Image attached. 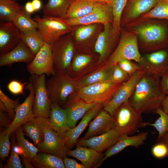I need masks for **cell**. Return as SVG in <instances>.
Returning a JSON list of instances; mask_svg holds the SVG:
<instances>
[{"mask_svg": "<svg viewBox=\"0 0 168 168\" xmlns=\"http://www.w3.org/2000/svg\"><path fill=\"white\" fill-rule=\"evenodd\" d=\"M160 78L145 72L138 82L128 101L142 114L155 113L161 107L165 95L161 89Z\"/></svg>", "mask_w": 168, "mask_h": 168, "instance_id": "obj_1", "label": "cell"}, {"mask_svg": "<svg viewBox=\"0 0 168 168\" xmlns=\"http://www.w3.org/2000/svg\"><path fill=\"white\" fill-rule=\"evenodd\" d=\"M46 85L51 104H56L60 106L78 89L75 80L62 72H56L46 80Z\"/></svg>", "mask_w": 168, "mask_h": 168, "instance_id": "obj_2", "label": "cell"}, {"mask_svg": "<svg viewBox=\"0 0 168 168\" xmlns=\"http://www.w3.org/2000/svg\"><path fill=\"white\" fill-rule=\"evenodd\" d=\"M142 114L134 108L128 101L121 105L112 115L114 128L122 135H130L140 127L147 126Z\"/></svg>", "mask_w": 168, "mask_h": 168, "instance_id": "obj_3", "label": "cell"}, {"mask_svg": "<svg viewBox=\"0 0 168 168\" xmlns=\"http://www.w3.org/2000/svg\"><path fill=\"white\" fill-rule=\"evenodd\" d=\"M72 27L71 33L75 52L86 54L95 53V44L99 35L103 29V25L96 23Z\"/></svg>", "mask_w": 168, "mask_h": 168, "instance_id": "obj_4", "label": "cell"}, {"mask_svg": "<svg viewBox=\"0 0 168 168\" xmlns=\"http://www.w3.org/2000/svg\"><path fill=\"white\" fill-rule=\"evenodd\" d=\"M38 23L37 30L45 42L54 44L63 36L70 33L72 27L66 19L44 15H37L33 19Z\"/></svg>", "mask_w": 168, "mask_h": 168, "instance_id": "obj_5", "label": "cell"}, {"mask_svg": "<svg viewBox=\"0 0 168 168\" xmlns=\"http://www.w3.org/2000/svg\"><path fill=\"white\" fill-rule=\"evenodd\" d=\"M123 83L114 82L110 79L79 88L76 94L88 102L102 103L105 105L111 99Z\"/></svg>", "mask_w": 168, "mask_h": 168, "instance_id": "obj_6", "label": "cell"}, {"mask_svg": "<svg viewBox=\"0 0 168 168\" xmlns=\"http://www.w3.org/2000/svg\"><path fill=\"white\" fill-rule=\"evenodd\" d=\"M52 53L55 72L68 74L75 53L71 32L62 36L53 44Z\"/></svg>", "mask_w": 168, "mask_h": 168, "instance_id": "obj_7", "label": "cell"}, {"mask_svg": "<svg viewBox=\"0 0 168 168\" xmlns=\"http://www.w3.org/2000/svg\"><path fill=\"white\" fill-rule=\"evenodd\" d=\"M137 34L122 31L119 43L107 60L116 63L127 59L138 63L142 56L139 50Z\"/></svg>", "mask_w": 168, "mask_h": 168, "instance_id": "obj_8", "label": "cell"}, {"mask_svg": "<svg viewBox=\"0 0 168 168\" xmlns=\"http://www.w3.org/2000/svg\"><path fill=\"white\" fill-rule=\"evenodd\" d=\"M104 28L99 35L94 48V52L98 54L97 64L107 60L116 48L119 41L120 31L115 30L112 23L109 22L103 25Z\"/></svg>", "mask_w": 168, "mask_h": 168, "instance_id": "obj_9", "label": "cell"}, {"mask_svg": "<svg viewBox=\"0 0 168 168\" xmlns=\"http://www.w3.org/2000/svg\"><path fill=\"white\" fill-rule=\"evenodd\" d=\"M45 75H33L30 78L34 89V97L33 111L35 117L48 119L50 116L51 104L46 85Z\"/></svg>", "mask_w": 168, "mask_h": 168, "instance_id": "obj_10", "label": "cell"}, {"mask_svg": "<svg viewBox=\"0 0 168 168\" xmlns=\"http://www.w3.org/2000/svg\"><path fill=\"white\" fill-rule=\"evenodd\" d=\"M53 44L44 42L33 60L28 63L27 69L31 75L44 74L50 76L55 74L52 53Z\"/></svg>", "mask_w": 168, "mask_h": 168, "instance_id": "obj_11", "label": "cell"}, {"mask_svg": "<svg viewBox=\"0 0 168 168\" xmlns=\"http://www.w3.org/2000/svg\"><path fill=\"white\" fill-rule=\"evenodd\" d=\"M145 72L142 69L137 71L126 82L123 83L104 109L112 116L122 104L128 101L138 81Z\"/></svg>", "mask_w": 168, "mask_h": 168, "instance_id": "obj_12", "label": "cell"}, {"mask_svg": "<svg viewBox=\"0 0 168 168\" xmlns=\"http://www.w3.org/2000/svg\"><path fill=\"white\" fill-rule=\"evenodd\" d=\"M138 63L146 73L161 78L168 70V50L161 49L142 56Z\"/></svg>", "mask_w": 168, "mask_h": 168, "instance_id": "obj_13", "label": "cell"}, {"mask_svg": "<svg viewBox=\"0 0 168 168\" xmlns=\"http://www.w3.org/2000/svg\"><path fill=\"white\" fill-rule=\"evenodd\" d=\"M26 88L30 93L24 101L15 109V115L11 123L5 128L12 133L26 122L34 119L35 116L33 111L34 91L33 85L30 82L26 84Z\"/></svg>", "mask_w": 168, "mask_h": 168, "instance_id": "obj_14", "label": "cell"}, {"mask_svg": "<svg viewBox=\"0 0 168 168\" xmlns=\"http://www.w3.org/2000/svg\"><path fill=\"white\" fill-rule=\"evenodd\" d=\"M66 20L71 26L96 23L103 25L113 22L112 10L107 3L98 2L94 9L91 12L82 17L67 18Z\"/></svg>", "mask_w": 168, "mask_h": 168, "instance_id": "obj_15", "label": "cell"}, {"mask_svg": "<svg viewBox=\"0 0 168 168\" xmlns=\"http://www.w3.org/2000/svg\"><path fill=\"white\" fill-rule=\"evenodd\" d=\"M123 135L114 128L101 135L88 138L78 139L76 146L86 147L102 153L114 145Z\"/></svg>", "mask_w": 168, "mask_h": 168, "instance_id": "obj_16", "label": "cell"}, {"mask_svg": "<svg viewBox=\"0 0 168 168\" xmlns=\"http://www.w3.org/2000/svg\"><path fill=\"white\" fill-rule=\"evenodd\" d=\"M136 32L144 43L143 48L147 50H156L162 48L160 44L165 39L167 32L164 26L157 25L141 26L137 28Z\"/></svg>", "mask_w": 168, "mask_h": 168, "instance_id": "obj_17", "label": "cell"}, {"mask_svg": "<svg viewBox=\"0 0 168 168\" xmlns=\"http://www.w3.org/2000/svg\"><path fill=\"white\" fill-rule=\"evenodd\" d=\"M96 104L87 102L75 93L60 107L66 110L68 125L71 128L75 127L77 121Z\"/></svg>", "mask_w": 168, "mask_h": 168, "instance_id": "obj_18", "label": "cell"}, {"mask_svg": "<svg viewBox=\"0 0 168 168\" xmlns=\"http://www.w3.org/2000/svg\"><path fill=\"white\" fill-rule=\"evenodd\" d=\"M44 133V140L38 147L40 151L56 155L63 159L66 157L68 149L58 133L49 124L45 128Z\"/></svg>", "mask_w": 168, "mask_h": 168, "instance_id": "obj_19", "label": "cell"}, {"mask_svg": "<svg viewBox=\"0 0 168 168\" xmlns=\"http://www.w3.org/2000/svg\"><path fill=\"white\" fill-rule=\"evenodd\" d=\"M115 63L106 61L97 66L90 71L74 79L78 89L103 82L111 78Z\"/></svg>", "mask_w": 168, "mask_h": 168, "instance_id": "obj_20", "label": "cell"}, {"mask_svg": "<svg viewBox=\"0 0 168 168\" xmlns=\"http://www.w3.org/2000/svg\"><path fill=\"white\" fill-rule=\"evenodd\" d=\"M104 106L102 103L97 104L88 111L82 117L79 124L73 128H69L64 133L63 140L68 150H71L76 146L78 138L87 127L91 121L97 115Z\"/></svg>", "mask_w": 168, "mask_h": 168, "instance_id": "obj_21", "label": "cell"}, {"mask_svg": "<svg viewBox=\"0 0 168 168\" xmlns=\"http://www.w3.org/2000/svg\"><path fill=\"white\" fill-rule=\"evenodd\" d=\"M99 57L95 53L86 54L75 52L67 74L74 79L82 77L97 66Z\"/></svg>", "mask_w": 168, "mask_h": 168, "instance_id": "obj_22", "label": "cell"}, {"mask_svg": "<svg viewBox=\"0 0 168 168\" xmlns=\"http://www.w3.org/2000/svg\"><path fill=\"white\" fill-rule=\"evenodd\" d=\"M21 35L12 22L0 21V55L12 50L21 40Z\"/></svg>", "mask_w": 168, "mask_h": 168, "instance_id": "obj_23", "label": "cell"}, {"mask_svg": "<svg viewBox=\"0 0 168 168\" xmlns=\"http://www.w3.org/2000/svg\"><path fill=\"white\" fill-rule=\"evenodd\" d=\"M28 47L21 40L11 51L0 55V66L11 67L15 63H30L35 57Z\"/></svg>", "mask_w": 168, "mask_h": 168, "instance_id": "obj_24", "label": "cell"}, {"mask_svg": "<svg viewBox=\"0 0 168 168\" xmlns=\"http://www.w3.org/2000/svg\"><path fill=\"white\" fill-rule=\"evenodd\" d=\"M88 130L84 137L88 138L103 134L114 128L112 116L104 108L90 122Z\"/></svg>", "mask_w": 168, "mask_h": 168, "instance_id": "obj_25", "label": "cell"}, {"mask_svg": "<svg viewBox=\"0 0 168 168\" xmlns=\"http://www.w3.org/2000/svg\"><path fill=\"white\" fill-rule=\"evenodd\" d=\"M74 150H68L67 155L76 158L87 168H96L103 162L104 154L92 148L79 146Z\"/></svg>", "mask_w": 168, "mask_h": 168, "instance_id": "obj_26", "label": "cell"}, {"mask_svg": "<svg viewBox=\"0 0 168 168\" xmlns=\"http://www.w3.org/2000/svg\"><path fill=\"white\" fill-rule=\"evenodd\" d=\"M148 135V133L147 132H142L131 136L123 135L116 143L106 150L104 154L102 162L120 152L126 147H138L141 146L144 143Z\"/></svg>", "mask_w": 168, "mask_h": 168, "instance_id": "obj_27", "label": "cell"}, {"mask_svg": "<svg viewBox=\"0 0 168 168\" xmlns=\"http://www.w3.org/2000/svg\"><path fill=\"white\" fill-rule=\"evenodd\" d=\"M49 124L48 119L42 117H35L26 122L21 127L25 134L38 147L44 140V130Z\"/></svg>", "mask_w": 168, "mask_h": 168, "instance_id": "obj_28", "label": "cell"}, {"mask_svg": "<svg viewBox=\"0 0 168 168\" xmlns=\"http://www.w3.org/2000/svg\"><path fill=\"white\" fill-rule=\"evenodd\" d=\"M49 126L63 138L65 132L70 128L68 123L66 110L56 104H51Z\"/></svg>", "mask_w": 168, "mask_h": 168, "instance_id": "obj_29", "label": "cell"}, {"mask_svg": "<svg viewBox=\"0 0 168 168\" xmlns=\"http://www.w3.org/2000/svg\"><path fill=\"white\" fill-rule=\"evenodd\" d=\"M124 14L122 16L121 26L126 21L135 18L153 8L157 0H129Z\"/></svg>", "mask_w": 168, "mask_h": 168, "instance_id": "obj_30", "label": "cell"}, {"mask_svg": "<svg viewBox=\"0 0 168 168\" xmlns=\"http://www.w3.org/2000/svg\"><path fill=\"white\" fill-rule=\"evenodd\" d=\"M97 2L92 0H72L66 19L78 18L87 15L93 11Z\"/></svg>", "mask_w": 168, "mask_h": 168, "instance_id": "obj_31", "label": "cell"}, {"mask_svg": "<svg viewBox=\"0 0 168 168\" xmlns=\"http://www.w3.org/2000/svg\"><path fill=\"white\" fill-rule=\"evenodd\" d=\"M72 0H48L43 7L44 15L66 19Z\"/></svg>", "mask_w": 168, "mask_h": 168, "instance_id": "obj_32", "label": "cell"}, {"mask_svg": "<svg viewBox=\"0 0 168 168\" xmlns=\"http://www.w3.org/2000/svg\"><path fill=\"white\" fill-rule=\"evenodd\" d=\"M33 166L38 168H65L63 160L54 154L45 152L37 153L32 159Z\"/></svg>", "mask_w": 168, "mask_h": 168, "instance_id": "obj_33", "label": "cell"}, {"mask_svg": "<svg viewBox=\"0 0 168 168\" xmlns=\"http://www.w3.org/2000/svg\"><path fill=\"white\" fill-rule=\"evenodd\" d=\"M23 8L16 1L0 0V21L12 22L15 17Z\"/></svg>", "mask_w": 168, "mask_h": 168, "instance_id": "obj_34", "label": "cell"}, {"mask_svg": "<svg viewBox=\"0 0 168 168\" xmlns=\"http://www.w3.org/2000/svg\"><path fill=\"white\" fill-rule=\"evenodd\" d=\"M21 40L24 42L35 56L45 42L37 29L26 33L21 32Z\"/></svg>", "mask_w": 168, "mask_h": 168, "instance_id": "obj_35", "label": "cell"}, {"mask_svg": "<svg viewBox=\"0 0 168 168\" xmlns=\"http://www.w3.org/2000/svg\"><path fill=\"white\" fill-rule=\"evenodd\" d=\"M21 32L26 33L38 28L37 23L32 19L30 14L23 8L15 17L12 21Z\"/></svg>", "mask_w": 168, "mask_h": 168, "instance_id": "obj_36", "label": "cell"}, {"mask_svg": "<svg viewBox=\"0 0 168 168\" xmlns=\"http://www.w3.org/2000/svg\"><path fill=\"white\" fill-rule=\"evenodd\" d=\"M15 132L17 140V144L24 150L27 158L31 162L33 158L40 151L39 149L25 138L24 137L25 133L21 126L18 128Z\"/></svg>", "mask_w": 168, "mask_h": 168, "instance_id": "obj_37", "label": "cell"}, {"mask_svg": "<svg viewBox=\"0 0 168 168\" xmlns=\"http://www.w3.org/2000/svg\"><path fill=\"white\" fill-rule=\"evenodd\" d=\"M128 0H109L108 3L111 7L113 16L112 25L116 30L120 31L121 20L123 12Z\"/></svg>", "mask_w": 168, "mask_h": 168, "instance_id": "obj_38", "label": "cell"}, {"mask_svg": "<svg viewBox=\"0 0 168 168\" xmlns=\"http://www.w3.org/2000/svg\"><path fill=\"white\" fill-rule=\"evenodd\" d=\"M155 113L159 115V117L153 123H147V125L154 127L158 131L157 140L168 133V114L163 111L161 107L157 109Z\"/></svg>", "mask_w": 168, "mask_h": 168, "instance_id": "obj_39", "label": "cell"}, {"mask_svg": "<svg viewBox=\"0 0 168 168\" xmlns=\"http://www.w3.org/2000/svg\"><path fill=\"white\" fill-rule=\"evenodd\" d=\"M143 16L146 18H156L168 20V0H157L156 6Z\"/></svg>", "mask_w": 168, "mask_h": 168, "instance_id": "obj_40", "label": "cell"}, {"mask_svg": "<svg viewBox=\"0 0 168 168\" xmlns=\"http://www.w3.org/2000/svg\"><path fill=\"white\" fill-rule=\"evenodd\" d=\"M11 133L7 132L6 128L0 131V157L3 160L8 156L10 149L9 138Z\"/></svg>", "mask_w": 168, "mask_h": 168, "instance_id": "obj_41", "label": "cell"}, {"mask_svg": "<svg viewBox=\"0 0 168 168\" xmlns=\"http://www.w3.org/2000/svg\"><path fill=\"white\" fill-rule=\"evenodd\" d=\"M0 101L3 104L9 116L13 120L15 115V109L20 105L19 99H10L0 89Z\"/></svg>", "mask_w": 168, "mask_h": 168, "instance_id": "obj_42", "label": "cell"}, {"mask_svg": "<svg viewBox=\"0 0 168 168\" xmlns=\"http://www.w3.org/2000/svg\"><path fill=\"white\" fill-rule=\"evenodd\" d=\"M15 135H14L12 139V149L10 156L5 164L4 168H23L21 160L18 154L15 149L16 143L15 141Z\"/></svg>", "mask_w": 168, "mask_h": 168, "instance_id": "obj_43", "label": "cell"}, {"mask_svg": "<svg viewBox=\"0 0 168 168\" xmlns=\"http://www.w3.org/2000/svg\"><path fill=\"white\" fill-rule=\"evenodd\" d=\"M117 63L120 67L130 77L138 71L142 69L138 63H134L131 60L124 59L120 61Z\"/></svg>", "mask_w": 168, "mask_h": 168, "instance_id": "obj_44", "label": "cell"}, {"mask_svg": "<svg viewBox=\"0 0 168 168\" xmlns=\"http://www.w3.org/2000/svg\"><path fill=\"white\" fill-rule=\"evenodd\" d=\"M130 76L122 70L118 63H115L113 72L111 78L114 82L123 83L130 77Z\"/></svg>", "mask_w": 168, "mask_h": 168, "instance_id": "obj_45", "label": "cell"}, {"mask_svg": "<svg viewBox=\"0 0 168 168\" xmlns=\"http://www.w3.org/2000/svg\"><path fill=\"white\" fill-rule=\"evenodd\" d=\"M151 152L156 158H162L168 156V148L164 143L157 142L152 147Z\"/></svg>", "mask_w": 168, "mask_h": 168, "instance_id": "obj_46", "label": "cell"}, {"mask_svg": "<svg viewBox=\"0 0 168 168\" xmlns=\"http://www.w3.org/2000/svg\"><path fill=\"white\" fill-rule=\"evenodd\" d=\"M27 83H22L16 80H12L8 83L7 88L8 91L14 95L24 94L23 92L24 86Z\"/></svg>", "mask_w": 168, "mask_h": 168, "instance_id": "obj_47", "label": "cell"}, {"mask_svg": "<svg viewBox=\"0 0 168 168\" xmlns=\"http://www.w3.org/2000/svg\"><path fill=\"white\" fill-rule=\"evenodd\" d=\"M13 119L10 117L3 104L0 101V128H6L12 122Z\"/></svg>", "mask_w": 168, "mask_h": 168, "instance_id": "obj_48", "label": "cell"}, {"mask_svg": "<svg viewBox=\"0 0 168 168\" xmlns=\"http://www.w3.org/2000/svg\"><path fill=\"white\" fill-rule=\"evenodd\" d=\"M63 160L66 168H87L83 164H80L74 159L68 158L67 156Z\"/></svg>", "mask_w": 168, "mask_h": 168, "instance_id": "obj_49", "label": "cell"}, {"mask_svg": "<svg viewBox=\"0 0 168 168\" xmlns=\"http://www.w3.org/2000/svg\"><path fill=\"white\" fill-rule=\"evenodd\" d=\"M160 85L163 94L165 96L168 94V70L161 77Z\"/></svg>", "mask_w": 168, "mask_h": 168, "instance_id": "obj_50", "label": "cell"}, {"mask_svg": "<svg viewBox=\"0 0 168 168\" xmlns=\"http://www.w3.org/2000/svg\"><path fill=\"white\" fill-rule=\"evenodd\" d=\"M161 107L163 111L168 114V94L164 97Z\"/></svg>", "mask_w": 168, "mask_h": 168, "instance_id": "obj_51", "label": "cell"}, {"mask_svg": "<svg viewBox=\"0 0 168 168\" xmlns=\"http://www.w3.org/2000/svg\"><path fill=\"white\" fill-rule=\"evenodd\" d=\"M24 9L26 12L29 14H31L35 11L31 2H27L26 4Z\"/></svg>", "mask_w": 168, "mask_h": 168, "instance_id": "obj_52", "label": "cell"}, {"mask_svg": "<svg viewBox=\"0 0 168 168\" xmlns=\"http://www.w3.org/2000/svg\"><path fill=\"white\" fill-rule=\"evenodd\" d=\"M31 2L35 11L40 9L42 3L40 0H33Z\"/></svg>", "mask_w": 168, "mask_h": 168, "instance_id": "obj_53", "label": "cell"}, {"mask_svg": "<svg viewBox=\"0 0 168 168\" xmlns=\"http://www.w3.org/2000/svg\"><path fill=\"white\" fill-rule=\"evenodd\" d=\"M23 163L25 166L26 168H33L34 166L31 162L28 159L23 156H21Z\"/></svg>", "mask_w": 168, "mask_h": 168, "instance_id": "obj_54", "label": "cell"}, {"mask_svg": "<svg viewBox=\"0 0 168 168\" xmlns=\"http://www.w3.org/2000/svg\"><path fill=\"white\" fill-rule=\"evenodd\" d=\"M157 142L164 143L168 148V133L166 134L160 139L157 140Z\"/></svg>", "mask_w": 168, "mask_h": 168, "instance_id": "obj_55", "label": "cell"}, {"mask_svg": "<svg viewBox=\"0 0 168 168\" xmlns=\"http://www.w3.org/2000/svg\"><path fill=\"white\" fill-rule=\"evenodd\" d=\"M97 2H105L108 3L109 0H92Z\"/></svg>", "mask_w": 168, "mask_h": 168, "instance_id": "obj_56", "label": "cell"}, {"mask_svg": "<svg viewBox=\"0 0 168 168\" xmlns=\"http://www.w3.org/2000/svg\"><path fill=\"white\" fill-rule=\"evenodd\" d=\"M14 0V1H18V0Z\"/></svg>", "mask_w": 168, "mask_h": 168, "instance_id": "obj_57", "label": "cell"}]
</instances>
